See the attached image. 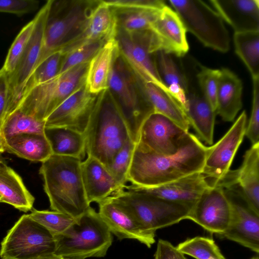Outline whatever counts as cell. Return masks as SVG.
I'll return each mask as SVG.
<instances>
[{
    "label": "cell",
    "instance_id": "1",
    "mask_svg": "<svg viewBox=\"0 0 259 259\" xmlns=\"http://www.w3.org/2000/svg\"><path fill=\"white\" fill-rule=\"evenodd\" d=\"M208 147L189 133L185 143L172 154H158L135 144L127 180L133 186L152 188L201 172Z\"/></svg>",
    "mask_w": 259,
    "mask_h": 259
},
{
    "label": "cell",
    "instance_id": "2",
    "mask_svg": "<svg viewBox=\"0 0 259 259\" xmlns=\"http://www.w3.org/2000/svg\"><path fill=\"white\" fill-rule=\"evenodd\" d=\"M78 158L52 155L41 162L39 174L52 210L75 219L90 206L86 197Z\"/></svg>",
    "mask_w": 259,
    "mask_h": 259
},
{
    "label": "cell",
    "instance_id": "3",
    "mask_svg": "<svg viewBox=\"0 0 259 259\" xmlns=\"http://www.w3.org/2000/svg\"><path fill=\"white\" fill-rule=\"evenodd\" d=\"M84 135L87 155L106 167L130 137L124 119L108 89L98 95Z\"/></svg>",
    "mask_w": 259,
    "mask_h": 259
},
{
    "label": "cell",
    "instance_id": "4",
    "mask_svg": "<svg viewBox=\"0 0 259 259\" xmlns=\"http://www.w3.org/2000/svg\"><path fill=\"white\" fill-rule=\"evenodd\" d=\"M54 239V253L68 259L104 257L113 241L109 228L91 206Z\"/></svg>",
    "mask_w": 259,
    "mask_h": 259
},
{
    "label": "cell",
    "instance_id": "5",
    "mask_svg": "<svg viewBox=\"0 0 259 259\" xmlns=\"http://www.w3.org/2000/svg\"><path fill=\"white\" fill-rule=\"evenodd\" d=\"M99 1L52 0L44 30L42 48L36 66L81 34Z\"/></svg>",
    "mask_w": 259,
    "mask_h": 259
},
{
    "label": "cell",
    "instance_id": "6",
    "mask_svg": "<svg viewBox=\"0 0 259 259\" xmlns=\"http://www.w3.org/2000/svg\"><path fill=\"white\" fill-rule=\"evenodd\" d=\"M108 89L124 119L131 139L136 143L142 123L154 110L144 93L141 80L119 52L113 64Z\"/></svg>",
    "mask_w": 259,
    "mask_h": 259
},
{
    "label": "cell",
    "instance_id": "7",
    "mask_svg": "<svg viewBox=\"0 0 259 259\" xmlns=\"http://www.w3.org/2000/svg\"><path fill=\"white\" fill-rule=\"evenodd\" d=\"M112 197L149 233L187 219L193 206L165 200L126 186Z\"/></svg>",
    "mask_w": 259,
    "mask_h": 259
},
{
    "label": "cell",
    "instance_id": "8",
    "mask_svg": "<svg viewBox=\"0 0 259 259\" xmlns=\"http://www.w3.org/2000/svg\"><path fill=\"white\" fill-rule=\"evenodd\" d=\"M89 65V62L75 66L34 87L23 96L16 109L36 119L45 121L64 100L85 82Z\"/></svg>",
    "mask_w": 259,
    "mask_h": 259
},
{
    "label": "cell",
    "instance_id": "9",
    "mask_svg": "<svg viewBox=\"0 0 259 259\" xmlns=\"http://www.w3.org/2000/svg\"><path fill=\"white\" fill-rule=\"evenodd\" d=\"M187 31L192 33L205 47L226 53L230 37L224 21L214 9L200 0H169Z\"/></svg>",
    "mask_w": 259,
    "mask_h": 259
},
{
    "label": "cell",
    "instance_id": "10",
    "mask_svg": "<svg viewBox=\"0 0 259 259\" xmlns=\"http://www.w3.org/2000/svg\"><path fill=\"white\" fill-rule=\"evenodd\" d=\"M55 250L54 236L29 214H23L2 241L0 258L34 259Z\"/></svg>",
    "mask_w": 259,
    "mask_h": 259
},
{
    "label": "cell",
    "instance_id": "11",
    "mask_svg": "<svg viewBox=\"0 0 259 259\" xmlns=\"http://www.w3.org/2000/svg\"><path fill=\"white\" fill-rule=\"evenodd\" d=\"M115 39L119 54L142 81L152 83L170 94L158 74L155 53L159 49L151 29L133 34L117 30Z\"/></svg>",
    "mask_w": 259,
    "mask_h": 259
},
{
    "label": "cell",
    "instance_id": "12",
    "mask_svg": "<svg viewBox=\"0 0 259 259\" xmlns=\"http://www.w3.org/2000/svg\"><path fill=\"white\" fill-rule=\"evenodd\" d=\"M51 3L52 0L48 1L33 18L34 26L31 37L15 70L8 76L9 102L6 117L16 109L25 83L39 60Z\"/></svg>",
    "mask_w": 259,
    "mask_h": 259
},
{
    "label": "cell",
    "instance_id": "13",
    "mask_svg": "<svg viewBox=\"0 0 259 259\" xmlns=\"http://www.w3.org/2000/svg\"><path fill=\"white\" fill-rule=\"evenodd\" d=\"M247 116L243 111L216 143L208 147L201 173L211 186L218 185L230 170L236 153L245 136Z\"/></svg>",
    "mask_w": 259,
    "mask_h": 259
},
{
    "label": "cell",
    "instance_id": "14",
    "mask_svg": "<svg viewBox=\"0 0 259 259\" xmlns=\"http://www.w3.org/2000/svg\"><path fill=\"white\" fill-rule=\"evenodd\" d=\"M189 134L170 119L153 112L142 123L137 143L153 152L170 155L179 151Z\"/></svg>",
    "mask_w": 259,
    "mask_h": 259
},
{
    "label": "cell",
    "instance_id": "15",
    "mask_svg": "<svg viewBox=\"0 0 259 259\" xmlns=\"http://www.w3.org/2000/svg\"><path fill=\"white\" fill-rule=\"evenodd\" d=\"M232 205L224 188L210 186L193 205L187 219L219 235L227 229L232 217Z\"/></svg>",
    "mask_w": 259,
    "mask_h": 259
},
{
    "label": "cell",
    "instance_id": "16",
    "mask_svg": "<svg viewBox=\"0 0 259 259\" xmlns=\"http://www.w3.org/2000/svg\"><path fill=\"white\" fill-rule=\"evenodd\" d=\"M98 95L91 93L85 82L47 118L45 127H67L84 134Z\"/></svg>",
    "mask_w": 259,
    "mask_h": 259
},
{
    "label": "cell",
    "instance_id": "17",
    "mask_svg": "<svg viewBox=\"0 0 259 259\" xmlns=\"http://www.w3.org/2000/svg\"><path fill=\"white\" fill-rule=\"evenodd\" d=\"M218 185L236 190L249 208L259 215V143L246 151L240 167L230 170Z\"/></svg>",
    "mask_w": 259,
    "mask_h": 259
},
{
    "label": "cell",
    "instance_id": "18",
    "mask_svg": "<svg viewBox=\"0 0 259 259\" xmlns=\"http://www.w3.org/2000/svg\"><path fill=\"white\" fill-rule=\"evenodd\" d=\"M226 193L232 205V217L226 231L220 236L259 252V215L248 206L236 190L227 189Z\"/></svg>",
    "mask_w": 259,
    "mask_h": 259
},
{
    "label": "cell",
    "instance_id": "19",
    "mask_svg": "<svg viewBox=\"0 0 259 259\" xmlns=\"http://www.w3.org/2000/svg\"><path fill=\"white\" fill-rule=\"evenodd\" d=\"M97 203L100 217L118 239L137 240L149 248L155 243V235L145 230L111 196Z\"/></svg>",
    "mask_w": 259,
    "mask_h": 259
},
{
    "label": "cell",
    "instance_id": "20",
    "mask_svg": "<svg viewBox=\"0 0 259 259\" xmlns=\"http://www.w3.org/2000/svg\"><path fill=\"white\" fill-rule=\"evenodd\" d=\"M159 51L178 57L185 55L189 49L186 29L178 14L166 5L152 24Z\"/></svg>",
    "mask_w": 259,
    "mask_h": 259
},
{
    "label": "cell",
    "instance_id": "21",
    "mask_svg": "<svg viewBox=\"0 0 259 259\" xmlns=\"http://www.w3.org/2000/svg\"><path fill=\"white\" fill-rule=\"evenodd\" d=\"M130 186L134 189L168 201L193 206L210 185L201 172H197L155 187Z\"/></svg>",
    "mask_w": 259,
    "mask_h": 259
},
{
    "label": "cell",
    "instance_id": "22",
    "mask_svg": "<svg viewBox=\"0 0 259 259\" xmlns=\"http://www.w3.org/2000/svg\"><path fill=\"white\" fill-rule=\"evenodd\" d=\"M117 24L112 8L104 1H99L94 9L81 34L60 51L63 54L84 45L115 38Z\"/></svg>",
    "mask_w": 259,
    "mask_h": 259
},
{
    "label": "cell",
    "instance_id": "23",
    "mask_svg": "<svg viewBox=\"0 0 259 259\" xmlns=\"http://www.w3.org/2000/svg\"><path fill=\"white\" fill-rule=\"evenodd\" d=\"M209 2L234 33L259 31L258 0H210Z\"/></svg>",
    "mask_w": 259,
    "mask_h": 259
},
{
    "label": "cell",
    "instance_id": "24",
    "mask_svg": "<svg viewBox=\"0 0 259 259\" xmlns=\"http://www.w3.org/2000/svg\"><path fill=\"white\" fill-rule=\"evenodd\" d=\"M81 177L88 202L98 203L122 190L107 167L97 159L88 156L81 163Z\"/></svg>",
    "mask_w": 259,
    "mask_h": 259
},
{
    "label": "cell",
    "instance_id": "25",
    "mask_svg": "<svg viewBox=\"0 0 259 259\" xmlns=\"http://www.w3.org/2000/svg\"><path fill=\"white\" fill-rule=\"evenodd\" d=\"M242 83L228 68L220 69L217 93L216 114L225 121H232L242 106Z\"/></svg>",
    "mask_w": 259,
    "mask_h": 259
},
{
    "label": "cell",
    "instance_id": "26",
    "mask_svg": "<svg viewBox=\"0 0 259 259\" xmlns=\"http://www.w3.org/2000/svg\"><path fill=\"white\" fill-rule=\"evenodd\" d=\"M118 53L114 38L107 41L91 59L85 79L86 86L91 93L98 95L108 89L110 74Z\"/></svg>",
    "mask_w": 259,
    "mask_h": 259
},
{
    "label": "cell",
    "instance_id": "27",
    "mask_svg": "<svg viewBox=\"0 0 259 259\" xmlns=\"http://www.w3.org/2000/svg\"><path fill=\"white\" fill-rule=\"evenodd\" d=\"M184 110L189 124L195 131L197 138L211 145L216 113L210 104L203 96L189 93Z\"/></svg>",
    "mask_w": 259,
    "mask_h": 259
},
{
    "label": "cell",
    "instance_id": "28",
    "mask_svg": "<svg viewBox=\"0 0 259 259\" xmlns=\"http://www.w3.org/2000/svg\"><path fill=\"white\" fill-rule=\"evenodd\" d=\"M0 195L2 202L28 212L33 209L34 198L24 185L21 177L5 162L0 164Z\"/></svg>",
    "mask_w": 259,
    "mask_h": 259
},
{
    "label": "cell",
    "instance_id": "29",
    "mask_svg": "<svg viewBox=\"0 0 259 259\" xmlns=\"http://www.w3.org/2000/svg\"><path fill=\"white\" fill-rule=\"evenodd\" d=\"M6 151L34 162H44L53 152L44 134L25 133L6 140Z\"/></svg>",
    "mask_w": 259,
    "mask_h": 259
},
{
    "label": "cell",
    "instance_id": "30",
    "mask_svg": "<svg viewBox=\"0 0 259 259\" xmlns=\"http://www.w3.org/2000/svg\"><path fill=\"white\" fill-rule=\"evenodd\" d=\"M44 134L53 154L69 156L82 161L86 154L84 134L64 127H45Z\"/></svg>",
    "mask_w": 259,
    "mask_h": 259
},
{
    "label": "cell",
    "instance_id": "31",
    "mask_svg": "<svg viewBox=\"0 0 259 259\" xmlns=\"http://www.w3.org/2000/svg\"><path fill=\"white\" fill-rule=\"evenodd\" d=\"M170 55L163 51L155 52L157 68L162 82L184 109L189 93L188 81Z\"/></svg>",
    "mask_w": 259,
    "mask_h": 259
},
{
    "label": "cell",
    "instance_id": "32",
    "mask_svg": "<svg viewBox=\"0 0 259 259\" xmlns=\"http://www.w3.org/2000/svg\"><path fill=\"white\" fill-rule=\"evenodd\" d=\"M142 84L144 93L154 112L168 117L188 132L190 124L181 104L171 94L152 83L142 81Z\"/></svg>",
    "mask_w": 259,
    "mask_h": 259
},
{
    "label": "cell",
    "instance_id": "33",
    "mask_svg": "<svg viewBox=\"0 0 259 259\" xmlns=\"http://www.w3.org/2000/svg\"><path fill=\"white\" fill-rule=\"evenodd\" d=\"M112 9L116 20L117 30L127 34L151 29L161 10L125 8Z\"/></svg>",
    "mask_w": 259,
    "mask_h": 259
},
{
    "label": "cell",
    "instance_id": "34",
    "mask_svg": "<svg viewBox=\"0 0 259 259\" xmlns=\"http://www.w3.org/2000/svg\"><path fill=\"white\" fill-rule=\"evenodd\" d=\"M233 39L235 52L252 79L259 78V31L235 32Z\"/></svg>",
    "mask_w": 259,
    "mask_h": 259
},
{
    "label": "cell",
    "instance_id": "35",
    "mask_svg": "<svg viewBox=\"0 0 259 259\" xmlns=\"http://www.w3.org/2000/svg\"><path fill=\"white\" fill-rule=\"evenodd\" d=\"M45 121H40L16 109L4 120L0 132L5 140L25 133L44 134Z\"/></svg>",
    "mask_w": 259,
    "mask_h": 259
},
{
    "label": "cell",
    "instance_id": "36",
    "mask_svg": "<svg viewBox=\"0 0 259 259\" xmlns=\"http://www.w3.org/2000/svg\"><path fill=\"white\" fill-rule=\"evenodd\" d=\"M63 57L62 52L57 51L37 65L25 83L21 98L34 87L47 82L59 75Z\"/></svg>",
    "mask_w": 259,
    "mask_h": 259
},
{
    "label": "cell",
    "instance_id": "37",
    "mask_svg": "<svg viewBox=\"0 0 259 259\" xmlns=\"http://www.w3.org/2000/svg\"><path fill=\"white\" fill-rule=\"evenodd\" d=\"M177 247L184 254L196 259H226L211 238L197 236L181 242Z\"/></svg>",
    "mask_w": 259,
    "mask_h": 259
},
{
    "label": "cell",
    "instance_id": "38",
    "mask_svg": "<svg viewBox=\"0 0 259 259\" xmlns=\"http://www.w3.org/2000/svg\"><path fill=\"white\" fill-rule=\"evenodd\" d=\"M30 218L47 229L55 237L64 233L75 219L67 214L54 210H31Z\"/></svg>",
    "mask_w": 259,
    "mask_h": 259
},
{
    "label": "cell",
    "instance_id": "39",
    "mask_svg": "<svg viewBox=\"0 0 259 259\" xmlns=\"http://www.w3.org/2000/svg\"><path fill=\"white\" fill-rule=\"evenodd\" d=\"M136 143L130 137L107 166L122 190L128 182L127 176Z\"/></svg>",
    "mask_w": 259,
    "mask_h": 259
},
{
    "label": "cell",
    "instance_id": "40",
    "mask_svg": "<svg viewBox=\"0 0 259 259\" xmlns=\"http://www.w3.org/2000/svg\"><path fill=\"white\" fill-rule=\"evenodd\" d=\"M34 26V19L27 23L15 38L8 52L2 68L10 75L15 70L31 37Z\"/></svg>",
    "mask_w": 259,
    "mask_h": 259
},
{
    "label": "cell",
    "instance_id": "41",
    "mask_svg": "<svg viewBox=\"0 0 259 259\" xmlns=\"http://www.w3.org/2000/svg\"><path fill=\"white\" fill-rule=\"evenodd\" d=\"M107 41H98L90 42L64 54L60 74L78 65L90 62Z\"/></svg>",
    "mask_w": 259,
    "mask_h": 259
},
{
    "label": "cell",
    "instance_id": "42",
    "mask_svg": "<svg viewBox=\"0 0 259 259\" xmlns=\"http://www.w3.org/2000/svg\"><path fill=\"white\" fill-rule=\"evenodd\" d=\"M220 69H215L200 66L197 77L203 97L210 104L216 113L217 93Z\"/></svg>",
    "mask_w": 259,
    "mask_h": 259
},
{
    "label": "cell",
    "instance_id": "43",
    "mask_svg": "<svg viewBox=\"0 0 259 259\" xmlns=\"http://www.w3.org/2000/svg\"><path fill=\"white\" fill-rule=\"evenodd\" d=\"M253 80V98L250 117L245 136L252 145L259 143V78Z\"/></svg>",
    "mask_w": 259,
    "mask_h": 259
},
{
    "label": "cell",
    "instance_id": "44",
    "mask_svg": "<svg viewBox=\"0 0 259 259\" xmlns=\"http://www.w3.org/2000/svg\"><path fill=\"white\" fill-rule=\"evenodd\" d=\"M39 5L35 0H0V12L22 16L35 11Z\"/></svg>",
    "mask_w": 259,
    "mask_h": 259
},
{
    "label": "cell",
    "instance_id": "45",
    "mask_svg": "<svg viewBox=\"0 0 259 259\" xmlns=\"http://www.w3.org/2000/svg\"><path fill=\"white\" fill-rule=\"evenodd\" d=\"M104 1L112 8L148 9L161 10L166 5L163 0H110Z\"/></svg>",
    "mask_w": 259,
    "mask_h": 259
},
{
    "label": "cell",
    "instance_id": "46",
    "mask_svg": "<svg viewBox=\"0 0 259 259\" xmlns=\"http://www.w3.org/2000/svg\"><path fill=\"white\" fill-rule=\"evenodd\" d=\"M9 102L8 76L4 70H0V131L6 117Z\"/></svg>",
    "mask_w": 259,
    "mask_h": 259
},
{
    "label": "cell",
    "instance_id": "47",
    "mask_svg": "<svg viewBox=\"0 0 259 259\" xmlns=\"http://www.w3.org/2000/svg\"><path fill=\"white\" fill-rule=\"evenodd\" d=\"M154 259H187L177 247L173 246L169 242L159 239Z\"/></svg>",
    "mask_w": 259,
    "mask_h": 259
},
{
    "label": "cell",
    "instance_id": "48",
    "mask_svg": "<svg viewBox=\"0 0 259 259\" xmlns=\"http://www.w3.org/2000/svg\"><path fill=\"white\" fill-rule=\"evenodd\" d=\"M34 259H68L54 252L44 254Z\"/></svg>",
    "mask_w": 259,
    "mask_h": 259
},
{
    "label": "cell",
    "instance_id": "49",
    "mask_svg": "<svg viewBox=\"0 0 259 259\" xmlns=\"http://www.w3.org/2000/svg\"><path fill=\"white\" fill-rule=\"evenodd\" d=\"M5 143L6 140L0 132V152L2 153L6 151Z\"/></svg>",
    "mask_w": 259,
    "mask_h": 259
},
{
    "label": "cell",
    "instance_id": "50",
    "mask_svg": "<svg viewBox=\"0 0 259 259\" xmlns=\"http://www.w3.org/2000/svg\"><path fill=\"white\" fill-rule=\"evenodd\" d=\"M5 162V159L2 155V153L0 152V164Z\"/></svg>",
    "mask_w": 259,
    "mask_h": 259
},
{
    "label": "cell",
    "instance_id": "51",
    "mask_svg": "<svg viewBox=\"0 0 259 259\" xmlns=\"http://www.w3.org/2000/svg\"><path fill=\"white\" fill-rule=\"evenodd\" d=\"M251 259H259L258 258V256H256V257H253Z\"/></svg>",
    "mask_w": 259,
    "mask_h": 259
},
{
    "label": "cell",
    "instance_id": "52",
    "mask_svg": "<svg viewBox=\"0 0 259 259\" xmlns=\"http://www.w3.org/2000/svg\"><path fill=\"white\" fill-rule=\"evenodd\" d=\"M2 196L0 195V202H2Z\"/></svg>",
    "mask_w": 259,
    "mask_h": 259
}]
</instances>
